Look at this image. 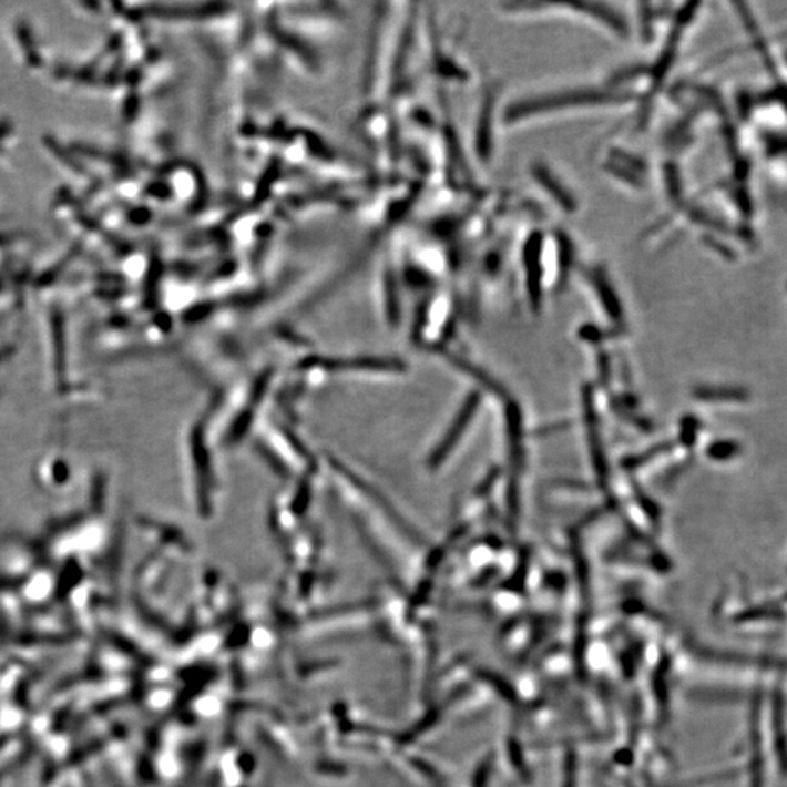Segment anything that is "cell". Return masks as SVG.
<instances>
[{
  "label": "cell",
  "mask_w": 787,
  "mask_h": 787,
  "mask_svg": "<svg viewBox=\"0 0 787 787\" xmlns=\"http://www.w3.org/2000/svg\"><path fill=\"white\" fill-rule=\"evenodd\" d=\"M603 168L615 182L626 185L633 192H645L647 185L646 162L632 152L611 147L603 161Z\"/></svg>",
  "instance_id": "cell-6"
},
{
  "label": "cell",
  "mask_w": 787,
  "mask_h": 787,
  "mask_svg": "<svg viewBox=\"0 0 787 787\" xmlns=\"http://www.w3.org/2000/svg\"><path fill=\"white\" fill-rule=\"evenodd\" d=\"M578 268L583 280L590 286L592 294L596 296L605 311H609L610 317L614 319L622 318V305H620L614 279L609 270L610 267L603 262H592L579 264Z\"/></svg>",
  "instance_id": "cell-7"
},
{
  "label": "cell",
  "mask_w": 787,
  "mask_h": 787,
  "mask_svg": "<svg viewBox=\"0 0 787 787\" xmlns=\"http://www.w3.org/2000/svg\"><path fill=\"white\" fill-rule=\"evenodd\" d=\"M528 174L535 187L564 216H575L581 212L582 202L575 188L550 161L544 157H534L528 165Z\"/></svg>",
  "instance_id": "cell-5"
},
{
  "label": "cell",
  "mask_w": 787,
  "mask_h": 787,
  "mask_svg": "<svg viewBox=\"0 0 787 787\" xmlns=\"http://www.w3.org/2000/svg\"><path fill=\"white\" fill-rule=\"evenodd\" d=\"M518 266L531 307L539 309L550 270L549 231L539 226L527 231L518 249Z\"/></svg>",
  "instance_id": "cell-4"
},
{
  "label": "cell",
  "mask_w": 787,
  "mask_h": 787,
  "mask_svg": "<svg viewBox=\"0 0 787 787\" xmlns=\"http://www.w3.org/2000/svg\"><path fill=\"white\" fill-rule=\"evenodd\" d=\"M641 103V94L632 91L617 90L609 83L559 88V90L539 92L534 95L521 96L502 106L500 111V127L509 129L535 120L550 119L551 115L575 113L590 109H609V106H630Z\"/></svg>",
  "instance_id": "cell-1"
},
{
  "label": "cell",
  "mask_w": 787,
  "mask_h": 787,
  "mask_svg": "<svg viewBox=\"0 0 787 787\" xmlns=\"http://www.w3.org/2000/svg\"><path fill=\"white\" fill-rule=\"evenodd\" d=\"M500 85L489 81L480 92L471 126V151L480 166L492 165L497 154V132L500 126Z\"/></svg>",
  "instance_id": "cell-3"
},
{
  "label": "cell",
  "mask_w": 787,
  "mask_h": 787,
  "mask_svg": "<svg viewBox=\"0 0 787 787\" xmlns=\"http://www.w3.org/2000/svg\"><path fill=\"white\" fill-rule=\"evenodd\" d=\"M520 20H535V18L562 17L582 22L600 32H605L611 39L628 41L632 39L633 28L630 20L615 4L604 2H575V3H548V2H520L517 7Z\"/></svg>",
  "instance_id": "cell-2"
}]
</instances>
